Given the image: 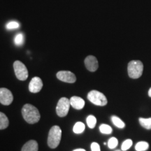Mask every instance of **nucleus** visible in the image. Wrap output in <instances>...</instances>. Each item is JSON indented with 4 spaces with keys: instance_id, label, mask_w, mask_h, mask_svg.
<instances>
[{
    "instance_id": "20",
    "label": "nucleus",
    "mask_w": 151,
    "mask_h": 151,
    "mask_svg": "<svg viewBox=\"0 0 151 151\" xmlns=\"http://www.w3.org/2000/svg\"><path fill=\"white\" fill-rule=\"evenodd\" d=\"M24 40V35L22 33H19L14 38V43L16 46H21V45L23 44Z\"/></svg>"
},
{
    "instance_id": "8",
    "label": "nucleus",
    "mask_w": 151,
    "mask_h": 151,
    "mask_svg": "<svg viewBox=\"0 0 151 151\" xmlns=\"http://www.w3.org/2000/svg\"><path fill=\"white\" fill-rule=\"evenodd\" d=\"M57 78L60 81L69 83H73L76 81L75 74L69 71H60L57 73Z\"/></svg>"
},
{
    "instance_id": "19",
    "label": "nucleus",
    "mask_w": 151,
    "mask_h": 151,
    "mask_svg": "<svg viewBox=\"0 0 151 151\" xmlns=\"http://www.w3.org/2000/svg\"><path fill=\"white\" fill-rule=\"evenodd\" d=\"M99 130L101 133L105 134H110L112 133V128L106 124H101L99 126Z\"/></svg>"
},
{
    "instance_id": "2",
    "label": "nucleus",
    "mask_w": 151,
    "mask_h": 151,
    "mask_svg": "<svg viewBox=\"0 0 151 151\" xmlns=\"http://www.w3.org/2000/svg\"><path fill=\"white\" fill-rule=\"evenodd\" d=\"M62 137V130L59 126L55 125L50 128L48 137V145L50 148H56L59 146Z\"/></svg>"
},
{
    "instance_id": "23",
    "label": "nucleus",
    "mask_w": 151,
    "mask_h": 151,
    "mask_svg": "<svg viewBox=\"0 0 151 151\" xmlns=\"http://www.w3.org/2000/svg\"><path fill=\"white\" fill-rule=\"evenodd\" d=\"M19 27H20V24L16 21H10L6 25V27L7 29H18Z\"/></svg>"
},
{
    "instance_id": "6",
    "label": "nucleus",
    "mask_w": 151,
    "mask_h": 151,
    "mask_svg": "<svg viewBox=\"0 0 151 151\" xmlns=\"http://www.w3.org/2000/svg\"><path fill=\"white\" fill-rule=\"evenodd\" d=\"M14 69L17 78L20 81H25L28 78V71L25 65L22 62L17 61L14 62Z\"/></svg>"
},
{
    "instance_id": "18",
    "label": "nucleus",
    "mask_w": 151,
    "mask_h": 151,
    "mask_svg": "<svg viewBox=\"0 0 151 151\" xmlns=\"http://www.w3.org/2000/svg\"><path fill=\"white\" fill-rule=\"evenodd\" d=\"M86 122L88 127H89L90 129H93V128L95 127L96 123H97V119H96V118L94 116H92V115H90V116L87 117Z\"/></svg>"
},
{
    "instance_id": "26",
    "label": "nucleus",
    "mask_w": 151,
    "mask_h": 151,
    "mask_svg": "<svg viewBox=\"0 0 151 151\" xmlns=\"http://www.w3.org/2000/svg\"><path fill=\"white\" fill-rule=\"evenodd\" d=\"M148 95H149V97H151V88H150V90H148Z\"/></svg>"
},
{
    "instance_id": "25",
    "label": "nucleus",
    "mask_w": 151,
    "mask_h": 151,
    "mask_svg": "<svg viewBox=\"0 0 151 151\" xmlns=\"http://www.w3.org/2000/svg\"><path fill=\"white\" fill-rule=\"evenodd\" d=\"M73 151H86L85 149H83V148H78V149H76V150H73Z\"/></svg>"
},
{
    "instance_id": "17",
    "label": "nucleus",
    "mask_w": 151,
    "mask_h": 151,
    "mask_svg": "<svg viewBox=\"0 0 151 151\" xmlns=\"http://www.w3.org/2000/svg\"><path fill=\"white\" fill-rule=\"evenodd\" d=\"M149 148L148 143L146 141H140L137 143L135 146V149L137 151H146Z\"/></svg>"
},
{
    "instance_id": "22",
    "label": "nucleus",
    "mask_w": 151,
    "mask_h": 151,
    "mask_svg": "<svg viewBox=\"0 0 151 151\" xmlns=\"http://www.w3.org/2000/svg\"><path fill=\"white\" fill-rule=\"evenodd\" d=\"M132 144H133V142H132L131 139H127V140H125L123 143H122V146H121L122 150L123 151L127 150L128 149H129L130 147L132 146Z\"/></svg>"
},
{
    "instance_id": "5",
    "label": "nucleus",
    "mask_w": 151,
    "mask_h": 151,
    "mask_svg": "<svg viewBox=\"0 0 151 151\" xmlns=\"http://www.w3.org/2000/svg\"><path fill=\"white\" fill-rule=\"evenodd\" d=\"M71 103L70 100L67 97H62L58 102L56 107V113L58 116L61 118L65 117L69 111Z\"/></svg>"
},
{
    "instance_id": "3",
    "label": "nucleus",
    "mask_w": 151,
    "mask_h": 151,
    "mask_svg": "<svg viewBox=\"0 0 151 151\" xmlns=\"http://www.w3.org/2000/svg\"><path fill=\"white\" fill-rule=\"evenodd\" d=\"M143 65L139 60H132L128 64L127 71L130 78L137 79L140 78L143 73Z\"/></svg>"
},
{
    "instance_id": "16",
    "label": "nucleus",
    "mask_w": 151,
    "mask_h": 151,
    "mask_svg": "<svg viewBox=\"0 0 151 151\" xmlns=\"http://www.w3.org/2000/svg\"><path fill=\"white\" fill-rule=\"evenodd\" d=\"M85 128H86V126L83 122H77L73 126V131L76 134H81L84 132Z\"/></svg>"
},
{
    "instance_id": "7",
    "label": "nucleus",
    "mask_w": 151,
    "mask_h": 151,
    "mask_svg": "<svg viewBox=\"0 0 151 151\" xmlns=\"http://www.w3.org/2000/svg\"><path fill=\"white\" fill-rule=\"evenodd\" d=\"M13 100L14 96L10 90L4 88L0 89V102L1 104L9 106L13 102Z\"/></svg>"
},
{
    "instance_id": "11",
    "label": "nucleus",
    "mask_w": 151,
    "mask_h": 151,
    "mask_svg": "<svg viewBox=\"0 0 151 151\" xmlns=\"http://www.w3.org/2000/svg\"><path fill=\"white\" fill-rule=\"evenodd\" d=\"M71 106L73 109H77V110H81L83 109L85 106V101L82 98L77 97V96H73L71 97L70 99Z\"/></svg>"
},
{
    "instance_id": "4",
    "label": "nucleus",
    "mask_w": 151,
    "mask_h": 151,
    "mask_svg": "<svg viewBox=\"0 0 151 151\" xmlns=\"http://www.w3.org/2000/svg\"><path fill=\"white\" fill-rule=\"evenodd\" d=\"M88 99L94 105L100 106H104L108 103L104 94L97 90H91L88 94Z\"/></svg>"
},
{
    "instance_id": "24",
    "label": "nucleus",
    "mask_w": 151,
    "mask_h": 151,
    "mask_svg": "<svg viewBox=\"0 0 151 151\" xmlns=\"http://www.w3.org/2000/svg\"><path fill=\"white\" fill-rule=\"evenodd\" d=\"M91 150L92 151H101L99 145L96 142H93L91 144Z\"/></svg>"
},
{
    "instance_id": "27",
    "label": "nucleus",
    "mask_w": 151,
    "mask_h": 151,
    "mask_svg": "<svg viewBox=\"0 0 151 151\" xmlns=\"http://www.w3.org/2000/svg\"><path fill=\"white\" fill-rule=\"evenodd\" d=\"M116 151H120V150H116Z\"/></svg>"
},
{
    "instance_id": "12",
    "label": "nucleus",
    "mask_w": 151,
    "mask_h": 151,
    "mask_svg": "<svg viewBox=\"0 0 151 151\" xmlns=\"http://www.w3.org/2000/svg\"><path fill=\"white\" fill-rule=\"evenodd\" d=\"M21 151H38V143L35 140L27 141L22 146Z\"/></svg>"
},
{
    "instance_id": "14",
    "label": "nucleus",
    "mask_w": 151,
    "mask_h": 151,
    "mask_svg": "<svg viewBox=\"0 0 151 151\" xmlns=\"http://www.w3.org/2000/svg\"><path fill=\"white\" fill-rule=\"evenodd\" d=\"M111 120H112L113 123L114 125H116L117 127L120 128V129H123L125 127V124L122 120L118 117L116 116H113L111 117Z\"/></svg>"
},
{
    "instance_id": "1",
    "label": "nucleus",
    "mask_w": 151,
    "mask_h": 151,
    "mask_svg": "<svg viewBox=\"0 0 151 151\" xmlns=\"http://www.w3.org/2000/svg\"><path fill=\"white\" fill-rule=\"evenodd\" d=\"M22 115L24 120L29 124L37 123L41 118L39 110L29 104L23 106L22 109Z\"/></svg>"
},
{
    "instance_id": "13",
    "label": "nucleus",
    "mask_w": 151,
    "mask_h": 151,
    "mask_svg": "<svg viewBox=\"0 0 151 151\" xmlns=\"http://www.w3.org/2000/svg\"><path fill=\"white\" fill-rule=\"evenodd\" d=\"M9 124V119L4 113H0V129L3 130L8 127Z\"/></svg>"
},
{
    "instance_id": "10",
    "label": "nucleus",
    "mask_w": 151,
    "mask_h": 151,
    "mask_svg": "<svg viewBox=\"0 0 151 151\" xmlns=\"http://www.w3.org/2000/svg\"><path fill=\"white\" fill-rule=\"evenodd\" d=\"M85 65L88 71H97L98 67H99V64L97 58L93 55H89L85 59Z\"/></svg>"
},
{
    "instance_id": "21",
    "label": "nucleus",
    "mask_w": 151,
    "mask_h": 151,
    "mask_svg": "<svg viewBox=\"0 0 151 151\" xmlns=\"http://www.w3.org/2000/svg\"><path fill=\"white\" fill-rule=\"evenodd\" d=\"M118 139L115 137H111L108 141V146L109 148L111 149L115 148L116 147H117V146H118Z\"/></svg>"
},
{
    "instance_id": "9",
    "label": "nucleus",
    "mask_w": 151,
    "mask_h": 151,
    "mask_svg": "<svg viewBox=\"0 0 151 151\" xmlns=\"http://www.w3.org/2000/svg\"><path fill=\"white\" fill-rule=\"evenodd\" d=\"M43 88L42 80L39 77H34L29 82V90L32 93H37L40 92Z\"/></svg>"
},
{
    "instance_id": "15",
    "label": "nucleus",
    "mask_w": 151,
    "mask_h": 151,
    "mask_svg": "<svg viewBox=\"0 0 151 151\" xmlns=\"http://www.w3.org/2000/svg\"><path fill=\"white\" fill-rule=\"evenodd\" d=\"M139 123L143 128L146 129H151V118H139Z\"/></svg>"
}]
</instances>
